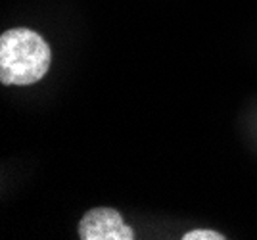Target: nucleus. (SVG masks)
I'll return each instance as SVG.
<instances>
[{
  "label": "nucleus",
  "mask_w": 257,
  "mask_h": 240,
  "mask_svg": "<svg viewBox=\"0 0 257 240\" xmlns=\"http://www.w3.org/2000/svg\"><path fill=\"white\" fill-rule=\"evenodd\" d=\"M50 62V46L37 31L16 27L0 35L2 85H35L48 73Z\"/></svg>",
  "instance_id": "nucleus-1"
},
{
  "label": "nucleus",
  "mask_w": 257,
  "mask_h": 240,
  "mask_svg": "<svg viewBox=\"0 0 257 240\" xmlns=\"http://www.w3.org/2000/svg\"><path fill=\"white\" fill-rule=\"evenodd\" d=\"M81 240H135V230L113 207L88 209L79 223Z\"/></svg>",
  "instance_id": "nucleus-2"
},
{
  "label": "nucleus",
  "mask_w": 257,
  "mask_h": 240,
  "mask_svg": "<svg viewBox=\"0 0 257 240\" xmlns=\"http://www.w3.org/2000/svg\"><path fill=\"white\" fill-rule=\"evenodd\" d=\"M225 238H226L225 234H221V232L211 229H196L186 232L182 236V240H225Z\"/></svg>",
  "instance_id": "nucleus-3"
}]
</instances>
